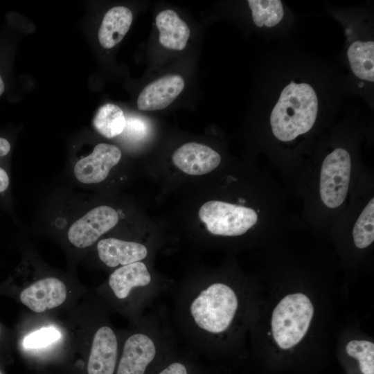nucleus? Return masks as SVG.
I'll list each match as a JSON object with an SVG mask.
<instances>
[{"instance_id": "1", "label": "nucleus", "mask_w": 374, "mask_h": 374, "mask_svg": "<svg viewBox=\"0 0 374 374\" xmlns=\"http://www.w3.org/2000/svg\"><path fill=\"white\" fill-rule=\"evenodd\" d=\"M179 299L182 325L197 344H206L226 332L239 306L235 292L222 282L184 286Z\"/></svg>"}, {"instance_id": "2", "label": "nucleus", "mask_w": 374, "mask_h": 374, "mask_svg": "<svg viewBox=\"0 0 374 374\" xmlns=\"http://www.w3.org/2000/svg\"><path fill=\"white\" fill-rule=\"evenodd\" d=\"M318 110L319 99L313 87L292 80L282 89L270 114L274 137L290 142L308 132L316 122Z\"/></svg>"}, {"instance_id": "3", "label": "nucleus", "mask_w": 374, "mask_h": 374, "mask_svg": "<svg viewBox=\"0 0 374 374\" xmlns=\"http://www.w3.org/2000/svg\"><path fill=\"white\" fill-rule=\"evenodd\" d=\"M313 314L310 300L302 293L281 299L271 316L272 334L278 346L288 349L297 344L306 334Z\"/></svg>"}, {"instance_id": "4", "label": "nucleus", "mask_w": 374, "mask_h": 374, "mask_svg": "<svg viewBox=\"0 0 374 374\" xmlns=\"http://www.w3.org/2000/svg\"><path fill=\"white\" fill-rule=\"evenodd\" d=\"M199 217L209 233L222 236L241 235L258 221V214L253 208L216 200L204 203Z\"/></svg>"}, {"instance_id": "5", "label": "nucleus", "mask_w": 374, "mask_h": 374, "mask_svg": "<svg viewBox=\"0 0 374 374\" xmlns=\"http://www.w3.org/2000/svg\"><path fill=\"white\" fill-rule=\"evenodd\" d=\"M166 337L148 323L145 328L130 335L124 342L116 374H144L161 345L168 341Z\"/></svg>"}, {"instance_id": "6", "label": "nucleus", "mask_w": 374, "mask_h": 374, "mask_svg": "<svg viewBox=\"0 0 374 374\" xmlns=\"http://www.w3.org/2000/svg\"><path fill=\"white\" fill-rule=\"evenodd\" d=\"M351 171L349 152L337 148L323 161L320 175V195L323 203L330 208L339 207L348 190Z\"/></svg>"}, {"instance_id": "7", "label": "nucleus", "mask_w": 374, "mask_h": 374, "mask_svg": "<svg viewBox=\"0 0 374 374\" xmlns=\"http://www.w3.org/2000/svg\"><path fill=\"white\" fill-rule=\"evenodd\" d=\"M108 285L118 300H127L136 292L148 303L164 287L156 284L148 267L141 261L114 270L109 277Z\"/></svg>"}, {"instance_id": "8", "label": "nucleus", "mask_w": 374, "mask_h": 374, "mask_svg": "<svg viewBox=\"0 0 374 374\" xmlns=\"http://www.w3.org/2000/svg\"><path fill=\"white\" fill-rule=\"evenodd\" d=\"M118 220V213L111 206L93 208L71 224L67 233L68 240L75 247H89L114 228Z\"/></svg>"}, {"instance_id": "9", "label": "nucleus", "mask_w": 374, "mask_h": 374, "mask_svg": "<svg viewBox=\"0 0 374 374\" xmlns=\"http://www.w3.org/2000/svg\"><path fill=\"white\" fill-rule=\"evenodd\" d=\"M121 156V151L117 146L104 143H98L90 154L80 159L75 164L74 175L83 184L101 182L107 178L111 169L118 164Z\"/></svg>"}, {"instance_id": "10", "label": "nucleus", "mask_w": 374, "mask_h": 374, "mask_svg": "<svg viewBox=\"0 0 374 374\" xmlns=\"http://www.w3.org/2000/svg\"><path fill=\"white\" fill-rule=\"evenodd\" d=\"M66 296V287L61 280L46 277L22 290L19 299L30 310L41 313L60 305Z\"/></svg>"}, {"instance_id": "11", "label": "nucleus", "mask_w": 374, "mask_h": 374, "mask_svg": "<svg viewBox=\"0 0 374 374\" xmlns=\"http://www.w3.org/2000/svg\"><path fill=\"white\" fill-rule=\"evenodd\" d=\"M118 342L114 330L100 326L95 332L87 363L88 374H114Z\"/></svg>"}, {"instance_id": "12", "label": "nucleus", "mask_w": 374, "mask_h": 374, "mask_svg": "<svg viewBox=\"0 0 374 374\" xmlns=\"http://www.w3.org/2000/svg\"><path fill=\"white\" fill-rule=\"evenodd\" d=\"M174 164L182 172L190 175H202L215 169L221 157L210 147L195 142L184 144L172 157Z\"/></svg>"}, {"instance_id": "13", "label": "nucleus", "mask_w": 374, "mask_h": 374, "mask_svg": "<svg viewBox=\"0 0 374 374\" xmlns=\"http://www.w3.org/2000/svg\"><path fill=\"white\" fill-rule=\"evenodd\" d=\"M184 86V80L179 75L163 76L145 87L138 97L137 107L143 111L164 109L176 99Z\"/></svg>"}, {"instance_id": "14", "label": "nucleus", "mask_w": 374, "mask_h": 374, "mask_svg": "<svg viewBox=\"0 0 374 374\" xmlns=\"http://www.w3.org/2000/svg\"><path fill=\"white\" fill-rule=\"evenodd\" d=\"M97 251L100 260L109 267L141 261L148 253V248L141 243L115 238L100 240Z\"/></svg>"}, {"instance_id": "15", "label": "nucleus", "mask_w": 374, "mask_h": 374, "mask_svg": "<svg viewBox=\"0 0 374 374\" xmlns=\"http://www.w3.org/2000/svg\"><path fill=\"white\" fill-rule=\"evenodd\" d=\"M156 26L159 42L163 47L177 51L185 48L190 30L175 11L167 9L160 12L156 17Z\"/></svg>"}, {"instance_id": "16", "label": "nucleus", "mask_w": 374, "mask_h": 374, "mask_svg": "<svg viewBox=\"0 0 374 374\" xmlns=\"http://www.w3.org/2000/svg\"><path fill=\"white\" fill-rule=\"evenodd\" d=\"M133 19L131 10L125 6H116L105 15L100 26L98 37L105 48H112L118 44L128 32Z\"/></svg>"}, {"instance_id": "17", "label": "nucleus", "mask_w": 374, "mask_h": 374, "mask_svg": "<svg viewBox=\"0 0 374 374\" xmlns=\"http://www.w3.org/2000/svg\"><path fill=\"white\" fill-rule=\"evenodd\" d=\"M347 56L353 73L358 78L374 80V43L373 41H355L348 47Z\"/></svg>"}, {"instance_id": "18", "label": "nucleus", "mask_w": 374, "mask_h": 374, "mask_svg": "<svg viewBox=\"0 0 374 374\" xmlns=\"http://www.w3.org/2000/svg\"><path fill=\"white\" fill-rule=\"evenodd\" d=\"M93 124L102 136L112 139L120 135L125 130L126 118L118 106L107 103L98 109Z\"/></svg>"}, {"instance_id": "19", "label": "nucleus", "mask_w": 374, "mask_h": 374, "mask_svg": "<svg viewBox=\"0 0 374 374\" xmlns=\"http://www.w3.org/2000/svg\"><path fill=\"white\" fill-rule=\"evenodd\" d=\"M253 23L258 27H274L284 15L283 7L279 0H249Z\"/></svg>"}, {"instance_id": "20", "label": "nucleus", "mask_w": 374, "mask_h": 374, "mask_svg": "<svg viewBox=\"0 0 374 374\" xmlns=\"http://www.w3.org/2000/svg\"><path fill=\"white\" fill-rule=\"evenodd\" d=\"M355 246L359 249L368 247L374 240V199L372 198L357 218L353 231Z\"/></svg>"}, {"instance_id": "21", "label": "nucleus", "mask_w": 374, "mask_h": 374, "mask_svg": "<svg viewBox=\"0 0 374 374\" xmlns=\"http://www.w3.org/2000/svg\"><path fill=\"white\" fill-rule=\"evenodd\" d=\"M347 354L357 359L363 374H374V344L365 340H352L346 347Z\"/></svg>"}, {"instance_id": "22", "label": "nucleus", "mask_w": 374, "mask_h": 374, "mask_svg": "<svg viewBox=\"0 0 374 374\" xmlns=\"http://www.w3.org/2000/svg\"><path fill=\"white\" fill-rule=\"evenodd\" d=\"M61 337L60 332L54 327H44L28 335L23 341L26 349L42 348L55 342Z\"/></svg>"}, {"instance_id": "23", "label": "nucleus", "mask_w": 374, "mask_h": 374, "mask_svg": "<svg viewBox=\"0 0 374 374\" xmlns=\"http://www.w3.org/2000/svg\"><path fill=\"white\" fill-rule=\"evenodd\" d=\"M159 374H188L186 366L181 362H172Z\"/></svg>"}, {"instance_id": "24", "label": "nucleus", "mask_w": 374, "mask_h": 374, "mask_svg": "<svg viewBox=\"0 0 374 374\" xmlns=\"http://www.w3.org/2000/svg\"><path fill=\"white\" fill-rule=\"evenodd\" d=\"M9 185V177L7 172L0 168V193L3 192Z\"/></svg>"}, {"instance_id": "25", "label": "nucleus", "mask_w": 374, "mask_h": 374, "mask_svg": "<svg viewBox=\"0 0 374 374\" xmlns=\"http://www.w3.org/2000/svg\"><path fill=\"white\" fill-rule=\"evenodd\" d=\"M10 150V144L9 141L3 137H0V157L7 155Z\"/></svg>"}, {"instance_id": "26", "label": "nucleus", "mask_w": 374, "mask_h": 374, "mask_svg": "<svg viewBox=\"0 0 374 374\" xmlns=\"http://www.w3.org/2000/svg\"><path fill=\"white\" fill-rule=\"evenodd\" d=\"M4 90H5V84H4V82L1 75H0V96L2 95Z\"/></svg>"}, {"instance_id": "27", "label": "nucleus", "mask_w": 374, "mask_h": 374, "mask_svg": "<svg viewBox=\"0 0 374 374\" xmlns=\"http://www.w3.org/2000/svg\"><path fill=\"white\" fill-rule=\"evenodd\" d=\"M0 374H2V373L0 371Z\"/></svg>"}]
</instances>
